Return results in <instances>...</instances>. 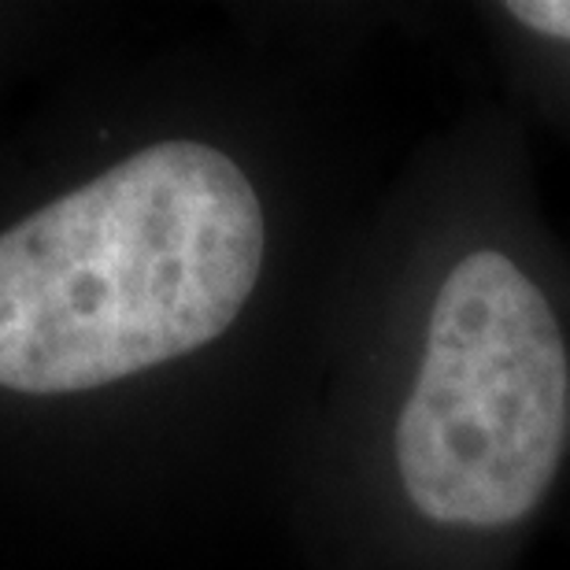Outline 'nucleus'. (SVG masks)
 <instances>
[{
  "instance_id": "nucleus-1",
  "label": "nucleus",
  "mask_w": 570,
  "mask_h": 570,
  "mask_svg": "<svg viewBox=\"0 0 570 570\" xmlns=\"http://www.w3.org/2000/svg\"><path fill=\"white\" fill-rule=\"evenodd\" d=\"M267 223L200 141H159L0 234V385L100 390L223 337L253 296Z\"/></svg>"
},
{
  "instance_id": "nucleus-2",
  "label": "nucleus",
  "mask_w": 570,
  "mask_h": 570,
  "mask_svg": "<svg viewBox=\"0 0 570 570\" xmlns=\"http://www.w3.org/2000/svg\"><path fill=\"white\" fill-rule=\"evenodd\" d=\"M570 367L552 304L504 253L463 256L441 282L393 455L438 527L504 530L549 493L567 441Z\"/></svg>"
},
{
  "instance_id": "nucleus-3",
  "label": "nucleus",
  "mask_w": 570,
  "mask_h": 570,
  "mask_svg": "<svg viewBox=\"0 0 570 570\" xmlns=\"http://www.w3.org/2000/svg\"><path fill=\"white\" fill-rule=\"evenodd\" d=\"M508 16L533 33L570 41V0H511Z\"/></svg>"
}]
</instances>
